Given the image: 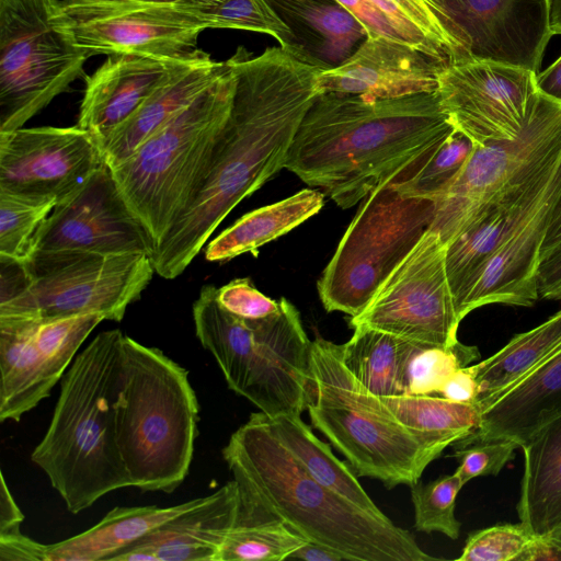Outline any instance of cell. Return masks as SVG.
I'll return each mask as SVG.
<instances>
[{
	"mask_svg": "<svg viewBox=\"0 0 561 561\" xmlns=\"http://www.w3.org/2000/svg\"><path fill=\"white\" fill-rule=\"evenodd\" d=\"M227 62L236 77L233 102L206 179L151 256L165 279L180 276L227 215L285 168L327 69L302 49L282 46L259 56L240 47Z\"/></svg>",
	"mask_w": 561,
	"mask_h": 561,
	"instance_id": "cell-1",
	"label": "cell"
},
{
	"mask_svg": "<svg viewBox=\"0 0 561 561\" xmlns=\"http://www.w3.org/2000/svg\"><path fill=\"white\" fill-rule=\"evenodd\" d=\"M454 129L436 92L379 100L321 93L298 127L285 169L346 209L413 175Z\"/></svg>",
	"mask_w": 561,
	"mask_h": 561,
	"instance_id": "cell-2",
	"label": "cell"
},
{
	"mask_svg": "<svg viewBox=\"0 0 561 561\" xmlns=\"http://www.w3.org/2000/svg\"><path fill=\"white\" fill-rule=\"evenodd\" d=\"M222 457L237 484L234 525L276 518L351 561H428L412 535L318 482L272 434L262 412L231 436Z\"/></svg>",
	"mask_w": 561,
	"mask_h": 561,
	"instance_id": "cell-3",
	"label": "cell"
},
{
	"mask_svg": "<svg viewBox=\"0 0 561 561\" xmlns=\"http://www.w3.org/2000/svg\"><path fill=\"white\" fill-rule=\"evenodd\" d=\"M123 336L118 329L102 331L75 357L46 434L31 455L72 514L131 486L112 404Z\"/></svg>",
	"mask_w": 561,
	"mask_h": 561,
	"instance_id": "cell-4",
	"label": "cell"
},
{
	"mask_svg": "<svg viewBox=\"0 0 561 561\" xmlns=\"http://www.w3.org/2000/svg\"><path fill=\"white\" fill-rule=\"evenodd\" d=\"M112 404L131 486L172 493L190 471L197 436L199 408L187 370L124 335Z\"/></svg>",
	"mask_w": 561,
	"mask_h": 561,
	"instance_id": "cell-5",
	"label": "cell"
},
{
	"mask_svg": "<svg viewBox=\"0 0 561 561\" xmlns=\"http://www.w3.org/2000/svg\"><path fill=\"white\" fill-rule=\"evenodd\" d=\"M308 373L310 421L346 457L357 477L377 479L387 489L411 485L453 445L400 423L346 368L341 344L317 335Z\"/></svg>",
	"mask_w": 561,
	"mask_h": 561,
	"instance_id": "cell-6",
	"label": "cell"
},
{
	"mask_svg": "<svg viewBox=\"0 0 561 561\" xmlns=\"http://www.w3.org/2000/svg\"><path fill=\"white\" fill-rule=\"evenodd\" d=\"M110 169L124 202L148 233L153 251L201 190L229 117L236 77L231 67Z\"/></svg>",
	"mask_w": 561,
	"mask_h": 561,
	"instance_id": "cell-7",
	"label": "cell"
},
{
	"mask_svg": "<svg viewBox=\"0 0 561 561\" xmlns=\"http://www.w3.org/2000/svg\"><path fill=\"white\" fill-rule=\"evenodd\" d=\"M205 285L193 304L195 333L221 369L228 387L267 416L307 409L309 340L297 308L282 297L279 312L243 320L217 301Z\"/></svg>",
	"mask_w": 561,
	"mask_h": 561,
	"instance_id": "cell-8",
	"label": "cell"
},
{
	"mask_svg": "<svg viewBox=\"0 0 561 561\" xmlns=\"http://www.w3.org/2000/svg\"><path fill=\"white\" fill-rule=\"evenodd\" d=\"M0 265V314L41 319L99 313L119 322L156 273L151 255L138 252L34 251Z\"/></svg>",
	"mask_w": 561,
	"mask_h": 561,
	"instance_id": "cell-9",
	"label": "cell"
},
{
	"mask_svg": "<svg viewBox=\"0 0 561 561\" xmlns=\"http://www.w3.org/2000/svg\"><path fill=\"white\" fill-rule=\"evenodd\" d=\"M62 0H0V131L20 127L83 73Z\"/></svg>",
	"mask_w": 561,
	"mask_h": 561,
	"instance_id": "cell-10",
	"label": "cell"
},
{
	"mask_svg": "<svg viewBox=\"0 0 561 561\" xmlns=\"http://www.w3.org/2000/svg\"><path fill=\"white\" fill-rule=\"evenodd\" d=\"M434 213L433 201L404 196L393 183L365 197L317 283L324 309L358 316L430 229Z\"/></svg>",
	"mask_w": 561,
	"mask_h": 561,
	"instance_id": "cell-11",
	"label": "cell"
},
{
	"mask_svg": "<svg viewBox=\"0 0 561 561\" xmlns=\"http://www.w3.org/2000/svg\"><path fill=\"white\" fill-rule=\"evenodd\" d=\"M561 148V102L541 91L514 140L474 146L468 160L434 202L431 230L446 248L492 204L538 173Z\"/></svg>",
	"mask_w": 561,
	"mask_h": 561,
	"instance_id": "cell-12",
	"label": "cell"
},
{
	"mask_svg": "<svg viewBox=\"0 0 561 561\" xmlns=\"http://www.w3.org/2000/svg\"><path fill=\"white\" fill-rule=\"evenodd\" d=\"M76 42L88 56L130 54L181 60L195 56L208 23L192 0H62Z\"/></svg>",
	"mask_w": 561,
	"mask_h": 561,
	"instance_id": "cell-13",
	"label": "cell"
},
{
	"mask_svg": "<svg viewBox=\"0 0 561 561\" xmlns=\"http://www.w3.org/2000/svg\"><path fill=\"white\" fill-rule=\"evenodd\" d=\"M446 245L428 229L390 273L367 307L350 319L413 342L449 346L458 327L446 273Z\"/></svg>",
	"mask_w": 561,
	"mask_h": 561,
	"instance_id": "cell-14",
	"label": "cell"
},
{
	"mask_svg": "<svg viewBox=\"0 0 561 561\" xmlns=\"http://www.w3.org/2000/svg\"><path fill=\"white\" fill-rule=\"evenodd\" d=\"M536 75L510 64L467 59L443 70L436 93L453 126L474 146L514 140L540 92Z\"/></svg>",
	"mask_w": 561,
	"mask_h": 561,
	"instance_id": "cell-15",
	"label": "cell"
},
{
	"mask_svg": "<svg viewBox=\"0 0 561 561\" xmlns=\"http://www.w3.org/2000/svg\"><path fill=\"white\" fill-rule=\"evenodd\" d=\"M103 164L95 139L78 125L0 131V191L58 202Z\"/></svg>",
	"mask_w": 561,
	"mask_h": 561,
	"instance_id": "cell-16",
	"label": "cell"
},
{
	"mask_svg": "<svg viewBox=\"0 0 561 561\" xmlns=\"http://www.w3.org/2000/svg\"><path fill=\"white\" fill-rule=\"evenodd\" d=\"M54 250L138 252L152 256L148 233L124 202L105 163L58 201L38 229L32 253Z\"/></svg>",
	"mask_w": 561,
	"mask_h": 561,
	"instance_id": "cell-17",
	"label": "cell"
},
{
	"mask_svg": "<svg viewBox=\"0 0 561 561\" xmlns=\"http://www.w3.org/2000/svg\"><path fill=\"white\" fill-rule=\"evenodd\" d=\"M461 33L471 59L538 72L552 34L548 0H435Z\"/></svg>",
	"mask_w": 561,
	"mask_h": 561,
	"instance_id": "cell-18",
	"label": "cell"
},
{
	"mask_svg": "<svg viewBox=\"0 0 561 561\" xmlns=\"http://www.w3.org/2000/svg\"><path fill=\"white\" fill-rule=\"evenodd\" d=\"M450 62L385 36H367L342 64L320 71L319 94L335 92L367 100L396 99L437 91Z\"/></svg>",
	"mask_w": 561,
	"mask_h": 561,
	"instance_id": "cell-19",
	"label": "cell"
},
{
	"mask_svg": "<svg viewBox=\"0 0 561 561\" xmlns=\"http://www.w3.org/2000/svg\"><path fill=\"white\" fill-rule=\"evenodd\" d=\"M234 480L170 518L112 561H218L238 515Z\"/></svg>",
	"mask_w": 561,
	"mask_h": 561,
	"instance_id": "cell-20",
	"label": "cell"
},
{
	"mask_svg": "<svg viewBox=\"0 0 561 561\" xmlns=\"http://www.w3.org/2000/svg\"><path fill=\"white\" fill-rule=\"evenodd\" d=\"M186 59L110 55L85 79L77 125L89 131L99 146Z\"/></svg>",
	"mask_w": 561,
	"mask_h": 561,
	"instance_id": "cell-21",
	"label": "cell"
},
{
	"mask_svg": "<svg viewBox=\"0 0 561 561\" xmlns=\"http://www.w3.org/2000/svg\"><path fill=\"white\" fill-rule=\"evenodd\" d=\"M561 413V344L540 364L495 396L481 411L479 427L454 444L511 439L519 446Z\"/></svg>",
	"mask_w": 561,
	"mask_h": 561,
	"instance_id": "cell-22",
	"label": "cell"
},
{
	"mask_svg": "<svg viewBox=\"0 0 561 561\" xmlns=\"http://www.w3.org/2000/svg\"><path fill=\"white\" fill-rule=\"evenodd\" d=\"M226 62H219L199 51L184 60L121 126L100 144L104 163L115 168L167 123L208 89L224 72Z\"/></svg>",
	"mask_w": 561,
	"mask_h": 561,
	"instance_id": "cell-23",
	"label": "cell"
},
{
	"mask_svg": "<svg viewBox=\"0 0 561 561\" xmlns=\"http://www.w3.org/2000/svg\"><path fill=\"white\" fill-rule=\"evenodd\" d=\"M39 318L0 314V421L19 422L50 394V377L35 344Z\"/></svg>",
	"mask_w": 561,
	"mask_h": 561,
	"instance_id": "cell-24",
	"label": "cell"
},
{
	"mask_svg": "<svg viewBox=\"0 0 561 561\" xmlns=\"http://www.w3.org/2000/svg\"><path fill=\"white\" fill-rule=\"evenodd\" d=\"M524 466L517 512L520 523L539 538L561 525V413L520 444Z\"/></svg>",
	"mask_w": 561,
	"mask_h": 561,
	"instance_id": "cell-25",
	"label": "cell"
},
{
	"mask_svg": "<svg viewBox=\"0 0 561 561\" xmlns=\"http://www.w3.org/2000/svg\"><path fill=\"white\" fill-rule=\"evenodd\" d=\"M194 501L169 507H114L88 530L47 545L46 561H112L147 534L188 508Z\"/></svg>",
	"mask_w": 561,
	"mask_h": 561,
	"instance_id": "cell-26",
	"label": "cell"
},
{
	"mask_svg": "<svg viewBox=\"0 0 561 561\" xmlns=\"http://www.w3.org/2000/svg\"><path fill=\"white\" fill-rule=\"evenodd\" d=\"M324 193L316 188L298 193L274 204L254 209L214 238L205 249L208 262H224L257 249L288 233L324 205Z\"/></svg>",
	"mask_w": 561,
	"mask_h": 561,
	"instance_id": "cell-27",
	"label": "cell"
},
{
	"mask_svg": "<svg viewBox=\"0 0 561 561\" xmlns=\"http://www.w3.org/2000/svg\"><path fill=\"white\" fill-rule=\"evenodd\" d=\"M264 421L272 434L300 461L321 484L376 514H383L358 482L352 467L341 461L327 443L318 438L298 414L267 416Z\"/></svg>",
	"mask_w": 561,
	"mask_h": 561,
	"instance_id": "cell-28",
	"label": "cell"
},
{
	"mask_svg": "<svg viewBox=\"0 0 561 561\" xmlns=\"http://www.w3.org/2000/svg\"><path fill=\"white\" fill-rule=\"evenodd\" d=\"M561 344V310L536 328L518 333L492 356L476 364L482 411L504 389L524 377Z\"/></svg>",
	"mask_w": 561,
	"mask_h": 561,
	"instance_id": "cell-29",
	"label": "cell"
},
{
	"mask_svg": "<svg viewBox=\"0 0 561 561\" xmlns=\"http://www.w3.org/2000/svg\"><path fill=\"white\" fill-rule=\"evenodd\" d=\"M287 22L312 36L314 50L327 68L347 59L368 36L363 23L334 0H270Z\"/></svg>",
	"mask_w": 561,
	"mask_h": 561,
	"instance_id": "cell-30",
	"label": "cell"
},
{
	"mask_svg": "<svg viewBox=\"0 0 561 561\" xmlns=\"http://www.w3.org/2000/svg\"><path fill=\"white\" fill-rule=\"evenodd\" d=\"M402 41L450 64L471 59L463 37L435 0H368Z\"/></svg>",
	"mask_w": 561,
	"mask_h": 561,
	"instance_id": "cell-31",
	"label": "cell"
},
{
	"mask_svg": "<svg viewBox=\"0 0 561 561\" xmlns=\"http://www.w3.org/2000/svg\"><path fill=\"white\" fill-rule=\"evenodd\" d=\"M341 344L346 368L376 397L403 394L402 368L411 341L365 325Z\"/></svg>",
	"mask_w": 561,
	"mask_h": 561,
	"instance_id": "cell-32",
	"label": "cell"
},
{
	"mask_svg": "<svg viewBox=\"0 0 561 561\" xmlns=\"http://www.w3.org/2000/svg\"><path fill=\"white\" fill-rule=\"evenodd\" d=\"M403 425L447 438L454 444L479 427L481 411L474 403H461L435 394L379 397Z\"/></svg>",
	"mask_w": 561,
	"mask_h": 561,
	"instance_id": "cell-33",
	"label": "cell"
},
{
	"mask_svg": "<svg viewBox=\"0 0 561 561\" xmlns=\"http://www.w3.org/2000/svg\"><path fill=\"white\" fill-rule=\"evenodd\" d=\"M480 358L474 345L444 346L411 341L402 368L403 394H435L458 369Z\"/></svg>",
	"mask_w": 561,
	"mask_h": 561,
	"instance_id": "cell-34",
	"label": "cell"
},
{
	"mask_svg": "<svg viewBox=\"0 0 561 561\" xmlns=\"http://www.w3.org/2000/svg\"><path fill=\"white\" fill-rule=\"evenodd\" d=\"M306 542L276 518L237 524L227 534L218 561H283Z\"/></svg>",
	"mask_w": 561,
	"mask_h": 561,
	"instance_id": "cell-35",
	"label": "cell"
},
{
	"mask_svg": "<svg viewBox=\"0 0 561 561\" xmlns=\"http://www.w3.org/2000/svg\"><path fill=\"white\" fill-rule=\"evenodd\" d=\"M57 201L0 191V259L24 262Z\"/></svg>",
	"mask_w": 561,
	"mask_h": 561,
	"instance_id": "cell-36",
	"label": "cell"
},
{
	"mask_svg": "<svg viewBox=\"0 0 561 561\" xmlns=\"http://www.w3.org/2000/svg\"><path fill=\"white\" fill-rule=\"evenodd\" d=\"M103 320L105 318L99 313L38 319L35 344L56 383L73 362L81 344Z\"/></svg>",
	"mask_w": 561,
	"mask_h": 561,
	"instance_id": "cell-37",
	"label": "cell"
},
{
	"mask_svg": "<svg viewBox=\"0 0 561 561\" xmlns=\"http://www.w3.org/2000/svg\"><path fill=\"white\" fill-rule=\"evenodd\" d=\"M198 7L208 28L264 33L274 37L282 47L300 48L294 31L270 0H226L213 7Z\"/></svg>",
	"mask_w": 561,
	"mask_h": 561,
	"instance_id": "cell-38",
	"label": "cell"
},
{
	"mask_svg": "<svg viewBox=\"0 0 561 561\" xmlns=\"http://www.w3.org/2000/svg\"><path fill=\"white\" fill-rule=\"evenodd\" d=\"M473 147L472 141L455 128L423 167L393 185L404 196L435 202L459 173Z\"/></svg>",
	"mask_w": 561,
	"mask_h": 561,
	"instance_id": "cell-39",
	"label": "cell"
},
{
	"mask_svg": "<svg viewBox=\"0 0 561 561\" xmlns=\"http://www.w3.org/2000/svg\"><path fill=\"white\" fill-rule=\"evenodd\" d=\"M409 486L414 507V528L457 539L461 524L455 516V507L463 484L456 472L440 476L426 484L417 481Z\"/></svg>",
	"mask_w": 561,
	"mask_h": 561,
	"instance_id": "cell-40",
	"label": "cell"
},
{
	"mask_svg": "<svg viewBox=\"0 0 561 561\" xmlns=\"http://www.w3.org/2000/svg\"><path fill=\"white\" fill-rule=\"evenodd\" d=\"M536 536L519 524H501L470 534L459 561L519 560Z\"/></svg>",
	"mask_w": 561,
	"mask_h": 561,
	"instance_id": "cell-41",
	"label": "cell"
},
{
	"mask_svg": "<svg viewBox=\"0 0 561 561\" xmlns=\"http://www.w3.org/2000/svg\"><path fill=\"white\" fill-rule=\"evenodd\" d=\"M518 447L511 439L477 442L457 447L453 454L459 461L455 472L463 485L477 477L496 476L514 458Z\"/></svg>",
	"mask_w": 561,
	"mask_h": 561,
	"instance_id": "cell-42",
	"label": "cell"
},
{
	"mask_svg": "<svg viewBox=\"0 0 561 561\" xmlns=\"http://www.w3.org/2000/svg\"><path fill=\"white\" fill-rule=\"evenodd\" d=\"M216 298L226 311L243 320L265 319L280 310V301L257 290L249 278H236L217 288Z\"/></svg>",
	"mask_w": 561,
	"mask_h": 561,
	"instance_id": "cell-43",
	"label": "cell"
},
{
	"mask_svg": "<svg viewBox=\"0 0 561 561\" xmlns=\"http://www.w3.org/2000/svg\"><path fill=\"white\" fill-rule=\"evenodd\" d=\"M47 545L22 534L21 529L0 533V561H46Z\"/></svg>",
	"mask_w": 561,
	"mask_h": 561,
	"instance_id": "cell-44",
	"label": "cell"
},
{
	"mask_svg": "<svg viewBox=\"0 0 561 561\" xmlns=\"http://www.w3.org/2000/svg\"><path fill=\"white\" fill-rule=\"evenodd\" d=\"M346 10H348L356 19H358L368 31V36L379 35L396 41H402L399 33L386 15L379 11L368 0H334Z\"/></svg>",
	"mask_w": 561,
	"mask_h": 561,
	"instance_id": "cell-45",
	"label": "cell"
},
{
	"mask_svg": "<svg viewBox=\"0 0 561 561\" xmlns=\"http://www.w3.org/2000/svg\"><path fill=\"white\" fill-rule=\"evenodd\" d=\"M442 397L461 403H474L479 396L476 365L456 370L438 391Z\"/></svg>",
	"mask_w": 561,
	"mask_h": 561,
	"instance_id": "cell-46",
	"label": "cell"
},
{
	"mask_svg": "<svg viewBox=\"0 0 561 561\" xmlns=\"http://www.w3.org/2000/svg\"><path fill=\"white\" fill-rule=\"evenodd\" d=\"M537 285L539 299L561 300V248L540 262Z\"/></svg>",
	"mask_w": 561,
	"mask_h": 561,
	"instance_id": "cell-47",
	"label": "cell"
},
{
	"mask_svg": "<svg viewBox=\"0 0 561 561\" xmlns=\"http://www.w3.org/2000/svg\"><path fill=\"white\" fill-rule=\"evenodd\" d=\"M24 519V515L15 503L5 479L1 473V491H0V533H5L20 528V524Z\"/></svg>",
	"mask_w": 561,
	"mask_h": 561,
	"instance_id": "cell-48",
	"label": "cell"
},
{
	"mask_svg": "<svg viewBox=\"0 0 561 561\" xmlns=\"http://www.w3.org/2000/svg\"><path fill=\"white\" fill-rule=\"evenodd\" d=\"M536 83L543 94L561 102V55L543 71L537 72Z\"/></svg>",
	"mask_w": 561,
	"mask_h": 561,
	"instance_id": "cell-49",
	"label": "cell"
},
{
	"mask_svg": "<svg viewBox=\"0 0 561 561\" xmlns=\"http://www.w3.org/2000/svg\"><path fill=\"white\" fill-rule=\"evenodd\" d=\"M561 560V550L546 538L535 537L518 561Z\"/></svg>",
	"mask_w": 561,
	"mask_h": 561,
	"instance_id": "cell-50",
	"label": "cell"
},
{
	"mask_svg": "<svg viewBox=\"0 0 561 561\" xmlns=\"http://www.w3.org/2000/svg\"><path fill=\"white\" fill-rule=\"evenodd\" d=\"M561 248V199L552 213V218L546 232L540 262Z\"/></svg>",
	"mask_w": 561,
	"mask_h": 561,
	"instance_id": "cell-51",
	"label": "cell"
},
{
	"mask_svg": "<svg viewBox=\"0 0 561 561\" xmlns=\"http://www.w3.org/2000/svg\"><path fill=\"white\" fill-rule=\"evenodd\" d=\"M288 559H300L305 561H342L344 558L323 546L314 542H306L302 547L293 552ZM287 559V560H288Z\"/></svg>",
	"mask_w": 561,
	"mask_h": 561,
	"instance_id": "cell-52",
	"label": "cell"
},
{
	"mask_svg": "<svg viewBox=\"0 0 561 561\" xmlns=\"http://www.w3.org/2000/svg\"><path fill=\"white\" fill-rule=\"evenodd\" d=\"M548 8L551 34H561V0H548Z\"/></svg>",
	"mask_w": 561,
	"mask_h": 561,
	"instance_id": "cell-53",
	"label": "cell"
},
{
	"mask_svg": "<svg viewBox=\"0 0 561 561\" xmlns=\"http://www.w3.org/2000/svg\"><path fill=\"white\" fill-rule=\"evenodd\" d=\"M552 545L561 550V525L554 529L548 537H546Z\"/></svg>",
	"mask_w": 561,
	"mask_h": 561,
	"instance_id": "cell-54",
	"label": "cell"
},
{
	"mask_svg": "<svg viewBox=\"0 0 561 561\" xmlns=\"http://www.w3.org/2000/svg\"><path fill=\"white\" fill-rule=\"evenodd\" d=\"M194 3L203 7H213L222 3L226 0H192Z\"/></svg>",
	"mask_w": 561,
	"mask_h": 561,
	"instance_id": "cell-55",
	"label": "cell"
},
{
	"mask_svg": "<svg viewBox=\"0 0 561 561\" xmlns=\"http://www.w3.org/2000/svg\"><path fill=\"white\" fill-rule=\"evenodd\" d=\"M139 1H151V2H180L186 0H139Z\"/></svg>",
	"mask_w": 561,
	"mask_h": 561,
	"instance_id": "cell-56",
	"label": "cell"
}]
</instances>
